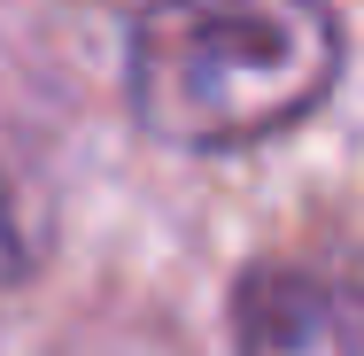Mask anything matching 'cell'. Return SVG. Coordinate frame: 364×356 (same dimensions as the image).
I'll return each mask as SVG.
<instances>
[{"label": "cell", "mask_w": 364, "mask_h": 356, "mask_svg": "<svg viewBox=\"0 0 364 356\" xmlns=\"http://www.w3.org/2000/svg\"><path fill=\"white\" fill-rule=\"evenodd\" d=\"M341 63L333 0H155L124 39V109L155 147L240 155L318 117Z\"/></svg>", "instance_id": "obj_1"}, {"label": "cell", "mask_w": 364, "mask_h": 356, "mask_svg": "<svg viewBox=\"0 0 364 356\" xmlns=\"http://www.w3.org/2000/svg\"><path fill=\"white\" fill-rule=\"evenodd\" d=\"M232 356H364V286L318 264L240 271Z\"/></svg>", "instance_id": "obj_2"}, {"label": "cell", "mask_w": 364, "mask_h": 356, "mask_svg": "<svg viewBox=\"0 0 364 356\" xmlns=\"http://www.w3.org/2000/svg\"><path fill=\"white\" fill-rule=\"evenodd\" d=\"M55 248V194L23 147L0 140V286H23Z\"/></svg>", "instance_id": "obj_3"}]
</instances>
